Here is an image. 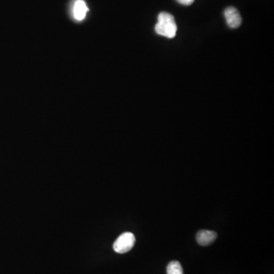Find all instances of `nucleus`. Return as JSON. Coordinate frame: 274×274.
Segmentation results:
<instances>
[{"mask_svg":"<svg viewBox=\"0 0 274 274\" xmlns=\"http://www.w3.org/2000/svg\"><path fill=\"white\" fill-rule=\"evenodd\" d=\"M155 32L159 35L168 38L175 37L177 25L174 16L168 13H161L158 15V23L155 27Z\"/></svg>","mask_w":274,"mask_h":274,"instance_id":"obj_1","label":"nucleus"},{"mask_svg":"<svg viewBox=\"0 0 274 274\" xmlns=\"http://www.w3.org/2000/svg\"><path fill=\"white\" fill-rule=\"evenodd\" d=\"M136 238L131 232H125L117 239L114 243V251L117 253L125 254L134 248Z\"/></svg>","mask_w":274,"mask_h":274,"instance_id":"obj_2","label":"nucleus"},{"mask_svg":"<svg viewBox=\"0 0 274 274\" xmlns=\"http://www.w3.org/2000/svg\"><path fill=\"white\" fill-rule=\"evenodd\" d=\"M88 8L84 0H75L72 6V14L74 19L82 21L86 17Z\"/></svg>","mask_w":274,"mask_h":274,"instance_id":"obj_3","label":"nucleus"},{"mask_svg":"<svg viewBox=\"0 0 274 274\" xmlns=\"http://www.w3.org/2000/svg\"><path fill=\"white\" fill-rule=\"evenodd\" d=\"M227 25L231 28H237L241 25V15L239 14L237 9L234 7H228L224 12Z\"/></svg>","mask_w":274,"mask_h":274,"instance_id":"obj_4","label":"nucleus"},{"mask_svg":"<svg viewBox=\"0 0 274 274\" xmlns=\"http://www.w3.org/2000/svg\"><path fill=\"white\" fill-rule=\"evenodd\" d=\"M217 238V233L213 231L201 230L197 232V241L201 246H208L213 244Z\"/></svg>","mask_w":274,"mask_h":274,"instance_id":"obj_5","label":"nucleus"},{"mask_svg":"<svg viewBox=\"0 0 274 274\" xmlns=\"http://www.w3.org/2000/svg\"><path fill=\"white\" fill-rule=\"evenodd\" d=\"M167 274H184L183 267L180 262L173 260L167 267Z\"/></svg>","mask_w":274,"mask_h":274,"instance_id":"obj_6","label":"nucleus"},{"mask_svg":"<svg viewBox=\"0 0 274 274\" xmlns=\"http://www.w3.org/2000/svg\"><path fill=\"white\" fill-rule=\"evenodd\" d=\"M179 3L185 5H190L193 3L194 0H177Z\"/></svg>","mask_w":274,"mask_h":274,"instance_id":"obj_7","label":"nucleus"}]
</instances>
